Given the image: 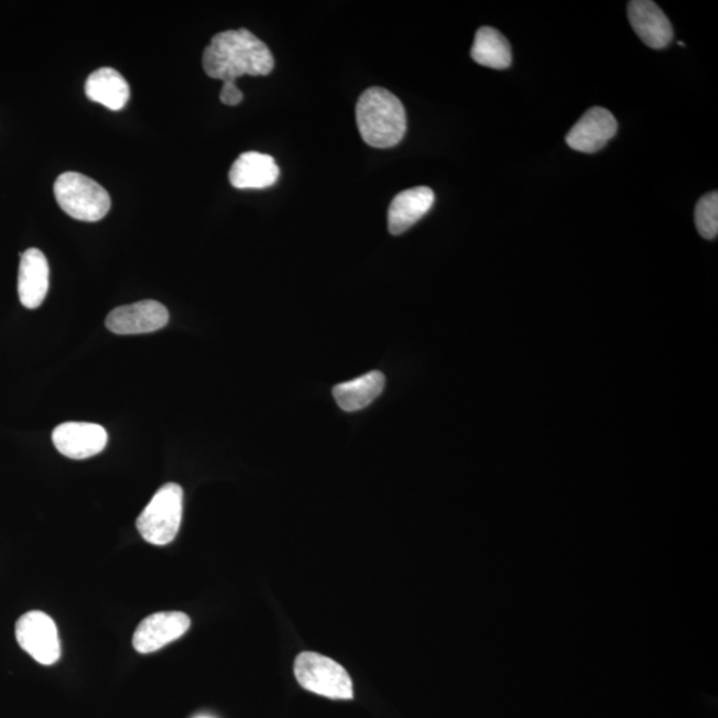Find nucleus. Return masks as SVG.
<instances>
[{"label": "nucleus", "instance_id": "f8f14e48", "mask_svg": "<svg viewBox=\"0 0 718 718\" xmlns=\"http://www.w3.org/2000/svg\"><path fill=\"white\" fill-rule=\"evenodd\" d=\"M628 18L634 32L646 46L653 50L670 46L673 40L672 24L655 2L633 0L628 4Z\"/></svg>", "mask_w": 718, "mask_h": 718}, {"label": "nucleus", "instance_id": "a211bd4d", "mask_svg": "<svg viewBox=\"0 0 718 718\" xmlns=\"http://www.w3.org/2000/svg\"><path fill=\"white\" fill-rule=\"evenodd\" d=\"M695 219L698 233L704 239L714 240L718 235V194L705 195L697 203Z\"/></svg>", "mask_w": 718, "mask_h": 718}, {"label": "nucleus", "instance_id": "0eeeda50", "mask_svg": "<svg viewBox=\"0 0 718 718\" xmlns=\"http://www.w3.org/2000/svg\"><path fill=\"white\" fill-rule=\"evenodd\" d=\"M168 323V309L153 300L117 307L106 319L107 329L119 336L146 335L165 328Z\"/></svg>", "mask_w": 718, "mask_h": 718}, {"label": "nucleus", "instance_id": "6ab92c4d", "mask_svg": "<svg viewBox=\"0 0 718 718\" xmlns=\"http://www.w3.org/2000/svg\"><path fill=\"white\" fill-rule=\"evenodd\" d=\"M220 99L226 106H237L243 99V95L239 87L236 86V80L224 81Z\"/></svg>", "mask_w": 718, "mask_h": 718}, {"label": "nucleus", "instance_id": "f03ea898", "mask_svg": "<svg viewBox=\"0 0 718 718\" xmlns=\"http://www.w3.org/2000/svg\"><path fill=\"white\" fill-rule=\"evenodd\" d=\"M357 126L365 143L374 149H391L405 138V107L394 94L381 87L367 89L358 99Z\"/></svg>", "mask_w": 718, "mask_h": 718}, {"label": "nucleus", "instance_id": "2eb2a0df", "mask_svg": "<svg viewBox=\"0 0 718 718\" xmlns=\"http://www.w3.org/2000/svg\"><path fill=\"white\" fill-rule=\"evenodd\" d=\"M384 384L387 378L381 371L374 370L356 380L337 384L333 389V396L344 412L355 413L370 406L383 393Z\"/></svg>", "mask_w": 718, "mask_h": 718}, {"label": "nucleus", "instance_id": "423d86ee", "mask_svg": "<svg viewBox=\"0 0 718 718\" xmlns=\"http://www.w3.org/2000/svg\"><path fill=\"white\" fill-rule=\"evenodd\" d=\"M15 634L19 645L35 662L53 665L61 659V639L55 621L47 613L31 611L18 620Z\"/></svg>", "mask_w": 718, "mask_h": 718}, {"label": "nucleus", "instance_id": "9d476101", "mask_svg": "<svg viewBox=\"0 0 718 718\" xmlns=\"http://www.w3.org/2000/svg\"><path fill=\"white\" fill-rule=\"evenodd\" d=\"M618 132V121L606 108L594 107L567 134L570 149L583 153H596L605 149Z\"/></svg>", "mask_w": 718, "mask_h": 718}, {"label": "nucleus", "instance_id": "f3484780", "mask_svg": "<svg viewBox=\"0 0 718 718\" xmlns=\"http://www.w3.org/2000/svg\"><path fill=\"white\" fill-rule=\"evenodd\" d=\"M471 57L480 66L505 69L512 63L511 46L498 30L480 28L477 31L476 40H474Z\"/></svg>", "mask_w": 718, "mask_h": 718}, {"label": "nucleus", "instance_id": "4468645a", "mask_svg": "<svg viewBox=\"0 0 718 718\" xmlns=\"http://www.w3.org/2000/svg\"><path fill=\"white\" fill-rule=\"evenodd\" d=\"M435 195L428 187H416L401 192L391 202L388 222L389 232L394 236L405 233L433 208Z\"/></svg>", "mask_w": 718, "mask_h": 718}, {"label": "nucleus", "instance_id": "f257e3e1", "mask_svg": "<svg viewBox=\"0 0 718 718\" xmlns=\"http://www.w3.org/2000/svg\"><path fill=\"white\" fill-rule=\"evenodd\" d=\"M203 67L211 79L236 80L243 75L271 74L274 57L266 44L249 30H230L211 37L204 51Z\"/></svg>", "mask_w": 718, "mask_h": 718}, {"label": "nucleus", "instance_id": "9b49d317", "mask_svg": "<svg viewBox=\"0 0 718 718\" xmlns=\"http://www.w3.org/2000/svg\"><path fill=\"white\" fill-rule=\"evenodd\" d=\"M50 290V265L42 250L31 248L21 255L19 265V300L28 309H37Z\"/></svg>", "mask_w": 718, "mask_h": 718}, {"label": "nucleus", "instance_id": "ddd939ff", "mask_svg": "<svg viewBox=\"0 0 718 718\" xmlns=\"http://www.w3.org/2000/svg\"><path fill=\"white\" fill-rule=\"evenodd\" d=\"M280 177V168L272 156L260 152H246L229 171V182L237 189H264Z\"/></svg>", "mask_w": 718, "mask_h": 718}, {"label": "nucleus", "instance_id": "6e6552de", "mask_svg": "<svg viewBox=\"0 0 718 718\" xmlns=\"http://www.w3.org/2000/svg\"><path fill=\"white\" fill-rule=\"evenodd\" d=\"M56 450L69 459H87L105 450L107 429L96 423L66 422L53 433Z\"/></svg>", "mask_w": 718, "mask_h": 718}, {"label": "nucleus", "instance_id": "20e7f679", "mask_svg": "<svg viewBox=\"0 0 718 718\" xmlns=\"http://www.w3.org/2000/svg\"><path fill=\"white\" fill-rule=\"evenodd\" d=\"M183 502L182 487L176 483L164 485L138 518L137 527L141 537L153 546H165L173 542L182 524Z\"/></svg>", "mask_w": 718, "mask_h": 718}, {"label": "nucleus", "instance_id": "dca6fc26", "mask_svg": "<svg viewBox=\"0 0 718 718\" xmlns=\"http://www.w3.org/2000/svg\"><path fill=\"white\" fill-rule=\"evenodd\" d=\"M86 95L89 100L99 102L108 110L120 111L130 100L131 89L117 69L102 67L88 76Z\"/></svg>", "mask_w": 718, "mask_h": 718}, {"label": "nucleus", "instance_id": "1a4fd4ad", "mask_svg": "<svg viewBox=\"0 0 718 718\" xmlns=\"http://www.w3.org/2000/svg\"><path fill=\"white\" fill-rule=\"evenodd\" d=\"M191 627L188 614L183 612H159L141 621L133 634V649L139 653L156 652L187 633Z\"/></svg>", "mask_w": 718, "mask_h": 718}, {"label": "nucleus", "instance_id": "39448f33", "mask_svg": "<svg viewBox=\"0 0 718 718\" xmlns=\"http://www.w3.org/2000/svg\"><path fill=\"white\" fill-rule=\"evenodd\" d=\"M294 676L301 687L333 700H351L355 697L349 673L329 657L316 652H303L294 662Z\"/></svg>", "mask_w": 718, "mask_h": 718}, {"label": "nucleus", "instance_id": "aec40b11", "mask_svg": "<svg viewBox=\"0 0 718 718\" xmlns=\"http://www.w3.org/2000/svg\"><path fill=\"white\" fill-rule=\"evenodd\" d=\"M198 718H209V717H198Z\"/></svg>", "mask_w": 718, "mask_h": 718}, {"label": "nucleus", "instance_id": "7ed1b4c3", "mask_svg": "<svg viewBox=\"0 0 718 718\" xmlns=\"http://www.w3.org/2000/svg\"><path fill=\"white\" fill-rule=\"evenodd\" d=\"M54 192L57 204L75 220L96 222L111 209V197L99 183L78 172L62 173Z\"/></svg>", "mask_w": 718, "mask_h": 718}]
</instances>
